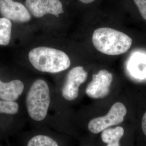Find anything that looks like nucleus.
Returning <instances> with one entry per match:
<instances>
[{
  "mask_svg": "<svg viewBox=\"0 0 146 146\" xmlns=\"http://www.w3.org/2000/svg\"><path fill=\"white\" fill-rule=\"evenodd\" d=\"M88 76V73L81 66L72 68L68 73L62 89L64 99L68 101L76 99L78 95L79 87L84 83Z\"/></svg>",
  "mask_w": 146,
  "mask_h": 146,
  "instance_id": "6",
  "label": "nucleus"
},
{
  "mask_svg": "<svg viewBox=\"0 0 146 146\" xmlns=\"http://www.w3.org/2000/svg\"><path fill=\"white\" fill-rule=\"evenodd\" d=\"M92 42L100 52L108 55H119L127 52L132 39L121 31L110 28H100L93 33Z\"/></svg>",
  "mask_w": 146,
  "mask_h": 146,
  "instance_id": "2",
  "label": "nucleus"
},
{
  "mask_svg": "<svg viewBox=\"0 0 146 146\" xmlns=\"http://www.w3.org/2000/svg\"><path fill=\"white\" fill-rule=\"evenodd\" d=\"M137 5L141 15L146 20V0H134Z\"/></svg>",
  "mask_w": 146,
  "mask_h": 146,
  "instance_id": "14",
  "label": "nucleus"
},
{
  "mask_svg": "<svg viewBox=\"0 0 146 146\" xmlns=\"http://www.w3.org/2000/svg\"><path fill=\"white\" fill-rule=\"evenodd\" d=\"M124 133V129L121 126L108 128L102 131L101 139L107 146H120V140Z\"/></svg>",
  "mask_w": 146,
  "mask_h": 146,
  "instance_id": "10",
  "label": "nucleus"
},
{
  "mask_svg": "<svg viewBox=\"0 0 146 146\" xmlns=\"http://www.w3.org/2000/svg\"><path fill=\"white\" fill-rule=\"evenodd\" d=\"M112 81V74L105 69L101 70L93 75V80L86 89V93L94 99L104 98L110 93Z\"/></svg>",
  "mask_w": 146,
  "mask_h": 146,
  "instance_id": "5",
  "label": "nucleus"
},
{
  "mask_svg": "<svg viewBox=\"0 0 146 146\" xmlns=\"http://www.w3.org/2000/svg\"><path fill=\"white\" fill-rule=\"evenodd\" d=\"M28 57L32 66L42 72L60 73L70 66V58L65 52L49 47L34 48Z\"/></svg>",
  "mask_w": 146,
  "mask_h": 146,
  "instance_id": "1",
  "label": "nucleus"
},
{
  "mask_svg": "<svg viewBox=\"0 0 146 146\" xmlns=\"http://www.w3.org/2000/svg\"><path fill=\"white\" fill-rule=\"evenodd\" d=\"M27 146H58L56 141L44 135L34 136L29 140Z\"/></svg>",
  "mask_w": 146,
  "mask_h": 146,
  "instance_id": "12",
  "label": "nucleus"
},
{
  "mask_svg": "<svg viewBox=\"0 0 146 146\" xmlns=\"http://www.w3.org/2000/svg\"><path fill=\"white\" fill-rule=\"evenodd\" d=\"M26 5L31 14L37 18L47 14L58 16L64 12L60 0H26Z\"/></svg>",
  "mask_w": 146,
  "mask_h": 146,
  "instance_id": "7",
  "label": "nucleus"
},
{
  "mask_svg": "<svg viewBox=\"0 0 146 146\" xmlns=\"http://www.w3.org/2000/svg\"><path fill=\"white\" fill-rule=\"evenodd\" d=\"M24 89V84L19 80H14L8 82L0 80V99L15 101L22 95Z\"/></svg>",
  "mask_w": 146,
  "mask_h": 146,
  "instance_id": "9",
  "label": "nucleus"
},
{
  "mask_svg": "<svg viewBox=\"0 0 146 146\" xmlns=\"http://www.w3.org/2000/svg\"><path fill=\"white\" fill-rule=\"evenodd\" d=\"M0 13L3 17L16 22H27L31 19L26 7L13 0H0Z\"/></svg>",
  "mask_w": 146,
  "mask_h": 146,
  "instance_id": "8",
  "label": "nucleus"
},
{
  "mask_svg": "<svg viewBox=\"0 0 146 146\" xmlns=\"http://www.w3.org/2000/svg\"><path fill=\"white\" fill-rule=\"evenodd\" d=\"M12 25L5 17L0 18V45L7 46L11 40Z\"/></svg>",
  "mask_w": 146,
  "mask_h": 146,
  "instance_id": "11",
  "label": "nucleus"
},
{
  "mask_svg": "<svg viewBox=\"0 0 146 146\" xmlns=\"http://www.w3.org/2000/svg\"><path fill=\"white\" fill-rule=\"evenodd\" d=\"M127 112L124 104L120 102H116L106 115L95 117L89 122L88 130L92 133L97 134L111 126L120 124L123 121Z\"/></svg>",
  "mask_w": 146,
  "mask_h": 146,
  "instance_id": "4",
  "label": "nucleus"
},
{
  "mask_svg": "<svg viewBox=\"0 0 146 146\" xmlns=\"http://www.w3.org/2000/svg\"><path fill=\"white\" fill-rule=\"evenodd\" d=\"M142 129L146 136V112L143 116L142 120Z\"/></svg>",
  "mask_w": 146,
  "mask_h": 146,
  "instance_id": "15",
  "label": "nucleus"
},
{
  "mask_svg": "<svg viewBox=\"0 0 146 146\" xmlns=\"http://www.w3.org/2000/svg\"><path fill=\"white\" fill-rule=\"evenodd\" d=\"M50 102V91L47 82L38 79L31 84L26 97L27 110L29 116L35 121L44 120Z\"/></svg>",
  "mask_w": 146,
  "mask_h": 146,
  "instance_id": "3",
  "label": "nucleus"
},
{
  "mask_svg": "<svg viewBox=\"0 0 146 146\" xmlns=\"http://www.w3.org/2000/svg\"><path fill=\"white\" fill-rule=\"evenodd\" d=\"M19 109V104L15 101L0 100V114L14 115L17 113Z\"/></svg>",
  "mask_w": 146,
  "mask_h": 146,
  "instance_id": "13",
  "label": "nucleus"
},
{
  "mask_svg": "<svg viewBox=\"0 0 146 146\" xmlns=\"http://www.w3.org/2000/svg\"><path fill=\"white\" fill-rule=\"evenodd\" d=\"M80 2L86 3V4H89V3H91L92 2H93L95 0H79Z\"/></svg>",
  "mask_w": 146,
  "mask_h": 146,
  "instance_id": "16",
  "label": "nucleus"
}]
</instances>
